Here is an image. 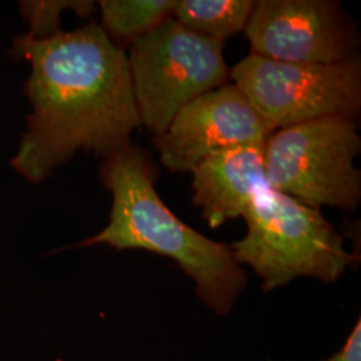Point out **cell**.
Masks as SVG:
<instances>
[{
  "label": "cell",
  "instance_id": "cell-1",
  "mask_svg": "<svg viewBox=\"0 0 361 361\" xmlns=\"http://www.w3.org/2000/svg\"><path fill=\"white\" fill-rule=\"evenodd\" d=\"M13 54L31 65L32 107L11 161L30 182L47 178L78 150L114 154L141 125L128 55L95 23L51 38L13 40Z\"/></svg>",
  "mask_w": 361,
  "mask_h": 361
},
{
  "label": "cell",
  "instance_id": "cell-2",
  "mask_svg": "<svg viewBox=\"0 0 361 361\" xmlns=\"http://www.w3.org/2000/svg\"><path fill=\"white\" fill-rule=\"evenodd\" d=\"M113 194L110 222L77 246L142 249L174 259L195 284V295L217 316H226L244 292L247 277L231 246L217 243L182 222L155 189L149 155L129 145L106 157L101 170Z\"/></svg>",
  "mask_w": 361,
  "mask_h": 361
},
{
  "label": "cell",
  "instance_id": "cell-3",
  "mask_svg": "<svg viewBox=\"0 0 361 361\" xmlns=\"http://www.w3.org/2000/svg\"><path fill=\"white\" fill-rule=\"evenodd\" d=\"M245 237L231 246L235 261L247 265L271 292L298 277L336 283L359 258L319 209L271 189L255 194L243 214Z\"/></svg>",
  "mask_w": 361,
  "mask_h": 361
},
{
  "label": "cell",
  "instance_id": "cell-4",
  "mask_svg": "<svg viewBox=\"0 0 361 361\" xmlns=\"http://www.w3.org/2000/svg\"><path fill=\"white\" fill-rule=\"evenodd\" d=\"M128 62L141 125L155 137L166 133L186 104L231 77L224 40L197 34L173 18L134 39Z\"/></svg>",
  "mask_w": 361,
  "mask_h": 361
},
{
  "label": "cell",
  "instance_id": "cell-5",
  "mask_svg": "<svg viewBox=\"0 0 361 361\" xmlns=\"http://www.w3.org/2000/svg\"><path fill=\"white\" fill-rule=\"evenodd\" d=\"M361 150L356 118L324 116L271 133L265 177L271 189L314 209L355 210L361 200Z\"/></svg>",
  "mask_w": 361,
  "mask_h": 361
},
{
  "label": "cell",
  "instance_id": "cell-6",
  "mask_svg": "<svg viewBox=\"0 0 361 361\" xmlns=\"http://www.w3.org/2000/svg\"><path fill=\"white\" fill-rule=\"evenodd\" d=\"M231 78L273 133L324 116L356 118L360 113L361 65L356 56L301 65L250 54L233 67Z\"/></svg>",
  "mask_w": 361,
  "mask_h": 361
},
{
  "label": "cell",
  "instance_id": "cell-7",
  "mask_svg": "<svg viewBox=\"0 0 361 361\" xmlns=\"http://www.w3.org/2000/svg\"><path fill=\"white\" fill-rule=\"evenodd\" d=\"M244 31L252 55L265 59L328 65L352 56V35L334 1H255Z\"/></svg>",
  "mask_w": 361,
  "mask_h": 361
},
{
  "label": "cell",
  "instance_id": "cell-8",
  "mask_svg": "<svg viewBox=\"0 0 361 361\" xmlns=\"http://www.w3.org/2000/svg\"><path fill=\"white\" fill-rule=\"evenodd\" d=\"M271 133L245 94L224 85L186 104L154 142L165 168L192 173L219 150L265 143Z\"/></svg>",
  "mask_w": 361,
  "mask_h": 361
},
{
  "label": "cell",
  "instance_id": "cell-9",
  "mask_svg": "<svg viewBox=\"0 0 361 361\" xmlns=\"http://www.w3.org/2000/svg\"><path fill=\"white\" fill-rule=\"evenodd\" d=\"M265 143H245L219 150L192 171L193 204L201 209L210 228L243 217L255 194L268 185Z\"/></svg>",
  "mask_w": 361,
  "mask_h": 361
},
{
  "label": "cell",
  "instance_id": "cell-10",
  "mask_svg": "<svg viewBox=\"0 0 361 361\" xmlns=\"http://www.w3.org/2000/svg\"><path fill=\"white\" fill-rule=\"evenodd\" d=\"M253 3L252 0H176L171 18L197 34L225 40L244 31Z\"/></svg>",
  "mask_w": 361,
  "mask_h": 361
},
{
  "label": "cell",
  "instance_id": "cell-11",
  "mask_svg": "<svg viewBox=\"0 0 361 361\" xmlns=\"http://www.w3.org/2000/svg\"><path fill=\"white\" fill-rule=\"evenodd\" d=\"M174 6L176 0H101V27L114 43H131L171 18Z\"/></svg>",
  "mask_w": 361,
  "mask_h": 361
},
{
  "label": "cell",
  "instance_id": "cell-12",
  "mask_svg": "<svg viewBox=\"0 0 361 361\" xmlns=\"http://www.w3.org/2000/svg\"><path fill=\"white\" fill-rule=\"evenodd\" d=\"M20 11L30 23L28 38H51L61 32V15L67 10H73L80 16H87L94 10L92 1L77 0H40L22 1Z\"/></svg>",
  "mask_w": 361,
  "mask_h": 361
},
{
  "label": "cell",
  "instance_id": "cell-13",
  "mask_svg": "<svg viewBox=\"0 0 361 361\" xmlns=\"http://www.w3.org/2000/svg\"><path fill=\"white\" fill-rule=\"evenodd\" d=\"M323 361H361V319L352 328L344 345Z\"/></svg>",
  "mask_w": 361,
  "mask_h": 361
}]
</instances>
